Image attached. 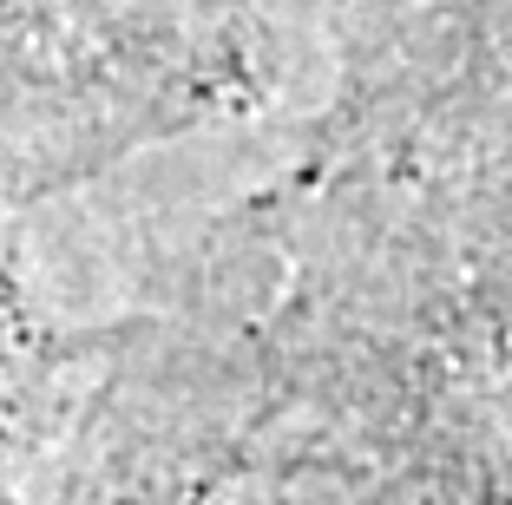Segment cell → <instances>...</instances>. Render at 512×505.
<instances>
[{"label": "cell", "instance_id": "cell-1", "mask_svg": "<svg viewBox=\"0 0 512 505\" xmlns=\"http://www.w3.org/2000/svg\"><path fill=\"white\" fill-rule=\"evenodd\" d=\"M270 86L243 0H0V230Z\"/></svg>", "mask_w": 512, "mask_h": 505}, {"label": "cell", "instance_id": "cell-2", "mask_svg": "<svg viewBox=\"0 0 512 505\" xmlns=\"http://www.w3.org/2000/svg\"><path fill=\"white\" fill-rule=\"evenodd\" d=\"M86 381V322L0 237V505L40 499V466Z\"/></svg>", "mask_w": 512, "mask_h": 505}]
</instances>
